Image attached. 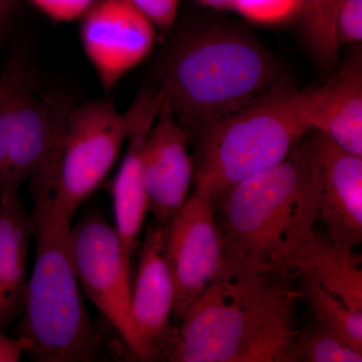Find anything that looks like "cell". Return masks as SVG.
Masks as SVG:
<instances>
[{
    "mask_svg": "<svg viewBox=\"0 0 362 362\" xmlns=\"http://www.w3.org/2000/svg\"><path fill=\"white\" fill-rule=\"evenodd\" d=\"M290 273L223 274L180 320L173 362H284L302 298Z\"/></svg>",
    "mask_w": 362,
    "mask_h": 362,
    "instance_id": "6da1fadb",
    "label": "cell"
},
{
    "mask_svg": "<svg viewBox=\"0 0 362 362\" xmlns=\"http://www.w3.org/2000/svg\"><path fill=\"white\" fill-rule=\"evenodd\" d=\"M158 76L159 92L188 135L284 84L277 62L263 45L246 33L221 28L178 37Z\"/></svg>",
    "mask_w": 362,
    "mask_h": 362,
    "instance_id": "7a4b0ae2",
    "label": "cell"
},
{
    "mask_svg": "<svg viewBox=\"0 0 362 362\" xmlns=\"http://www.w3.org/2000/svg\"><path fill=\"white\" fill-rule=\"evenodd\" d=\"M216 206L225 242L223 272H283L286 254L319 218L315 181L302 139L284 160L230 188Z\"/></svg>",
    "mask_w": 362,
    "mask_h": 362,
    "instance_id": "3957f363",
    "label": "cell"
},
{
    "mask_svg": "<svg viewBox=\"0 0 362 362\" xmlns=\"http://www.w3.org/2000/svg\"><path fill=\"white\" fill-rule=\"evenodd\" d=\"M35 264L26 285L21 337L42 362L90 361L99 337L87 310L71 250V218L47 190L33 189Z\"/></svg>",
    "mask_w": 362,
    "mask_h": 362,
    "instance_id": "277c9868",
    "label": "cell"
},
{
    "mask_svg": "<svg viewBox=\"0 0 362 362\" xmlns=\"http://www.w3.org/2000/svg\"><path fill=\"white\" fill-rule=\"evenodd\" d=\"M310 90L279 86L197 135L194 195L213 206L238 183L284 160L310 130Z\"/></svg>",
    "mask_w": 362,
    "mask_h": 362,
    "instance_id": "5b68a950",
    "label": "cell"
},
{
    "mask_svg": "<svg viewBox=\"0 0 362 362\" xmlns=\"http://www.w3.org/2000/svg\"><path fill=\"white\" fill-rule=\"evenodd\" d=\"M129 131L127 111L109 100L69 107L51 163L30 180L32 188L47 190L59 213L73 218L115 165Z\"/></svg>",
    "mask_w": 362,
    "mask_h": 362,
    "instance_id": "8992f818",
    "label": "cell"
},
{
    "mask_svg": "<svg viewBox=\"0 0 362 362\" xmlns=\"http://www.w3.org/2000/svg\"><path fill=\"white\" fill-rule=\"evenodd\" d=\"M69 107L42 90L25 59L9 57L0 74V197L47 168Z\"/></svg>",
    "mask_w": 362,
    "mask_h": 362,
    "instance_id": "52a82bcc",
    "label": "cell"
},
{
    "mask_svg": "<svg viewBox=\"0 0 362 362\" xmlns=\"http://www.w3.org/2000/svg\"><path fill=\"white\" fill-rule=\"evenodd\" d=\"M71 250L83 294L133 352L132 256L124 247L115 226L101 214H88L71 228Z\"/></svg>",
    "mask_w": 362,
    "mask_h": 362,
    "instance_id": "ba28073f",
    "label": "cell"
},
{
    "mask_svg": "<svg viewBox=\"0 0 362 362\" xmlns=\"http://www.w3.org/2000/svg\"><path fill=\"white\" fill-rule=\"evenodd\" d=\"M164 256L175 286L173 319L180 322L225 268V242L211 202L187 199L166 226Z\"/></svg>",
    "mask_w": 362,
    "mask_h": 362,
    "instance_id": "9c48e42d",
    "label": "cell"
},
{
    "mask_svg": "<svg viewBox=\"0 0 362 362\" xmlns=\"http://www.w3.org/2000/svg\"><path fill=\"white\" fill-rule=\"evenodd\" d=\"M156 28L132 0H96L81 20L83 52L111 90L153 49Z\"/></svg>",
    "mask_w": 362,
    "mask_h": 362,
    "instance_id": "30bf717a",
    "label": "cell"
},
{
    "mask_svg": "<svg viewBox=\"0 0 362 362\" xmlns=\"http://www.w3.org/2000/svg\"><path fill=\"white\" fill-rule=\"evenodd\" d=\"M311 133L302 142L315 181L319 218L334 246L354 250L362 242V157Z\"/></svg>",
    "mask_w": 362,
    "mask_h": 362,
    "instance_id": "8fae6325",
    "label": "cell"
},
{
    "mask_svg": "<svg viewBox=\"0 0 362 362\" xmlns=\"http://www.w3.org/2000/svg\"><path fill=\"white\" fill-rule=\"evenodd\" d=\"M166 226L152 223L143 240L131 296L133 354L141 361L168 358L178 327L173 324L175 286L164 256Z\"/></svg>",
    "mask_w": 362,
    "mask_h": 362,
    "instance_id": "7c38bea8",
    "label": "cell"
},
{
    "mask_svg": "<svg viewBox=\"0 0 362 362\" xmlns=\"http://www.w3.org/2000/svg\"><path fill=\"white\" fill-rule=\"evenodd\" d=\"M189 135L168 102L160 108L142 150V175L154 225L166 226L188 199L194 161L188 153Z\"/></svg>",
    "mask_w": 362,
    "mask_h": 362,
    "instance_id": "4fadbf2b",
    "label": "cell"
},
{
    "mask_svg": "<svg viewBox=\"0 0 362 362\" xmlns=\"http://www.w3.org/2000/svg\"><path fill=\"white\" fill-rule=\"evenodd\" d=\"M161 102L159 90L146 86L131 104L127 110L130 131L125 153L112 185L114 226L131 256L137 249L145 216L148 213V199L142 175V150Z\"/></svg>",
    "mask_w": 362,
    "mask_h": 362,
    "instance_id": "5bb4252c",
    "label": "cell"
},
{
    "mask_svg": "<svg viewBox=\"0 0 362 362\" xmlns=\"http://www.w3.org/2000/svg\"><path fill=\"white\" fill-rule=\"evenodd\" d=\"M308 125L349 153L362 157V65L354 54L335 77L310 90Z\"/></svg>",
    "mask_w": 362,
    "mask_h": 362,
    "instance_id": "9a60e30c",
    "label": "cell"
},
{
    "mask_svg": "<svg viewBox=\"0 0 362 362\" xmlns=\"http://www.w3.org/2000/svg\"><path fill=\"white\" fill-rule=\"evenodd\" d=\"M282 271L311 276L349 309L362 311L361 255L334 246L314 228L286 254Z\"/></svg>",
    "mask_w": 362,
    "mask_h": 362,
    "instance_id": "2e32d148",
    "label": "cell"
},
{
    "mask_svg": "<svg viewBox=\"0 0 362 362\" xmlns=\"http://www.w3.org/2000/svg\"><path fill=\"white\" fill-rule=\"evenodd\" d=\"M33 235L32 214L18 194L0 197V329L23 312Z\"/></svg>",
    "mask_w": 362,
    "mask_h": 362,
    "instance_id": "e0dca14e",
    "label": "cell"
},
{
    "mask_svg": "<svg viewBox=\"0 0 362 362\" xmlns=\"http://www.w3.org/2000/svg\"><path fill=\"white\" fill-rule=\"evenodd\" d=\"M300 275L302 298L306 300L315 319L342 341L362 352V311L349 309L311 276Z\"/></svg>",
    "mask_w": 362,
    "mask_h": 362,
    "instance_id": "ac0fdd59",
    "label": "cell"
},
{
    "mask_svg": "<svg viewBox=\"0 0 362 362\" xmlns=\"http://www.w3.org/2000/svg\"><path fill=\"white\" fill-rule=\"evenodd\" d=\"M362 352L350 346L317 319L299 329L284 362H361Z\"/></svg>",
    "mask_w": 362,
    "mask_h": 362,
    "instance_id": "d6986e66",
    "label": "cell"
},
{
    "mask_svg": "<svg viewBox=\"0 0 362 362\" xmlns=\"http://www.w3.org/2000/svg\"><path fill=\"white\" fill-rule=\"evenodd\" d=\"M339 0H299L304 37L312 52L321 63L328 65L337 59L338 47L335 35Z\"/></svg>",
    "mask_w": 362,
    "mask_h": 362,
    "instance_id": "ffe728a7",
    "label": "cell"
},
{
    "mask_svg": "<svg viewBox=\"0 0 362 362\" xmlns=\"http://www.w3.org/2000/svg\"><path fill=\"white\" fill-rule=\"evenodd\" d=\"M299 0H235L233 9L258 23H282L299 13Z\"/></svg>",
    "mask_w": 362,
    "mask_h": 362,
    "instance_id": "44dd1931",
    "label": "cell"
},
{
    "mask_svg": "<svg viewBox=\"0 0 362 362\" xmlns=\"http://www.w3.org/2000/svg\"><path fill=\"white\" fill-rule=\"evenodd\" d=\"M335 35L338 45L356 44L362 40V0H339Z\"/></svg>",
    "mask_w": 362,
    "mask_h": 362,
    "instance_id": "7402d4cb",
    "label": "cell"
},
{
    "mask_svg": "<svg viewBox=\"0 0 362 362\" xmlns=\"http://www.w3.org/2000/svg\"><path fill=\"white\" fill-rule=\"evenodd\" d=\"M37 11L57 23L81 21L96 0H30Z\"/></svg>",
    "mask_w": 362,
    "mask_h": 362,
    "instance_id": "603a6c76",
    "label": "cell"
},
{
    "mask_svg": "<svg viewBox=\"0 0 362 362\" xmlns=\"http://www.w3.org/2000/svg\"><path fill=\"white\" fill-rule=\"evenodd\" d=\"M156 30L165 32L175 25L180 0H132Z\"/></svg>",
    "mask_w": 362,
    "mask_h": 362,
    "instance_id": "cb8c5ba5",
    "label": "cell"
},
{
    "mask_svg": "<svg viewBox=\"0 0 362 362\" xmlns=\"http://www.w3.org/2000/svg\"><path fill=\"white\" fill-rule=\"evenodd\" d=\"M30 340L25 337L13 338L4 334L0 329V362H18L25 352H30Z\"/></svg>",
    "mask_w": 362,
    "mask_h": 362,
    "instance_id": "d4e9b609",
    "label": "cell"
},
{
    "mask_svg": "<svg viewBox=\"0 0 362 362\" xmlns=\"http://www.w3.org/2000/svg\"><path fill=\"white\" fill-rule=\"evenodd\" d=\"M21 1L23 0H0V40L8 33Z\"/></svg>",
    "mask_w": 362,
    "mask_h": 362,
    "instance_id": "484cf974",
    "label": "cell"
},
{
    "mask_svg": "<svg viewBox=\"0 0 362 362\" xmlns=\"http://www.w3.org/2000/svg\"><path fill=\"white\" fill-rule=\"evenodd\" d=\"M204 6L218 9H233L235 0H195Z\"/></svg>",
    "mask_w": 362,
    "mask_h": 362,
    "instance_id": "4316f807",
    "label": "cell"
}]
</instances>
